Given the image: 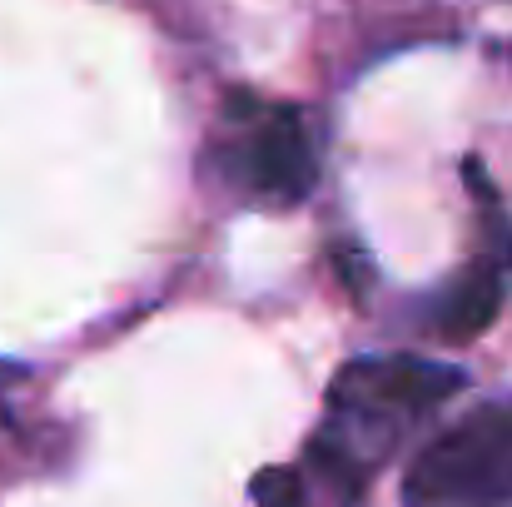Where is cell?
<instances>
[{
  "mask_svg": "<svg viewBox=\"0 0 512 507\" xmlns=\"http://www.w3.org/2000/svg\"><path fill=\"white\" fill-rule=\"evenodd\" d=\"M463 368L413 358V353H373L343 363L329 388V413L314 438V468L348 493L393 458V448L463 388Z\"/></svg>",
  "mask_w": 512,
  "mask_h": 507,
  "instance_id": "1",
  "label": "cell"
},
{
  "mask_svg": "<svg viewBox=\"0 0 512 507\" xmlns=\"http://www.w3.org/2000/svg\"><path fill=\"white\" fill-rule=\"evenodd\" d=\"M408 507H512V403H483L443 428L408 468Z\"/></svg>",
  "mask_w": 512,
  "mask_h": 507,
  "instance_id": "2",
  "label": "cell"
},
{
  "mask_svg": "<svg viewBox=\"0 0 512 507\" xmlns=\"http://www.w3.org/2000/svg\"><path fill=\"white\" fill-rule=\"evenodd\" d=\"M239 179L249 184V194H259L264 204H299L309 199L319 160L304 130V115L289 105L259 110L249 120V135L239 140Z\"/></svg>",
  "mask_w": 512,
  "mask_h": 507,
  "instance_id": "3",
  "label": "cell"
},
{
  "mask_svg": "<svg viewBox=\"0 0 512 507\" xmlns=\"http://www.w3.org/2000/svg\"><path fill=\"white\" fill-rule=\"evenodd\" d=\"M508 264H512V229H493V249L448 289V299L438 304V334L448 343H468L478 338L498 314H503V294H508Z\"/></svg>",
  "mask_w": 512,
  "mask_h": 507,
  "instance_id": "4",
  "label": "cell"
},
{
  "mask_svg": "<svg viewBox=\"0 0 512 507\" xmlns=\"http://www.w3.org/2000/svg\"><path fill=\"white\" fill-rule=\"evenodd\" d=\"M254 503L259 507H309L304 478L294 468H264L254 478Z\"/></svg>",
  "mask_w": 512,
  "mask_h": 507,
  "instance_id": "5",
  "label": "cell"
}]
</instances>
